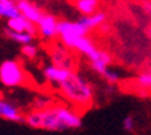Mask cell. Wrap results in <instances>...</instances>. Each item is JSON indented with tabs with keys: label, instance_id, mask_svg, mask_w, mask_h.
Wrapping results in <instances>:
<instances>
[{
	"label": "cell",
	"instance_id": "9c48e42d",
	"mask_svg": "<svg viewBox=\"0 0 151 135\" xmlns=\"http://www.w3.org/2000/svg\"><path fill=\"white\" fill-rule=\"evenodd\" d=\"M71 72H72V70L54 66V65H51L50 62L47 63V65H45L43 69H42V75H43L45 81H46L50 87H53V88H55L61 81H64Z\"/></svg>",
	"mask_w": 151,
	"mask_h": 135
},
{
	"label": "cell",
	"instance_id": "7402d4cb",
	"mask_svg": "<svg viewBox=\"0 0 151 135\" xmlns=\"http://www.w3.org/2000/svg\"><path fill=\"white\" fill-rule=\"evenodd\" d=\"M146 35H147V37L151 40V19H150V22H148V25H147V28H146Z\"/></svg>",
	"mask_w": 151,
	"mask_h": 135
},
{
	"label": "cell",
	"instance_id": "d6986e66",
	"mask_svg": "<svg viewBox=\"0 0 151 135\" xmlns=\"http://www.w3.org/2000/svg\"><path fill=\"white\" fill-rule=\"evenodd\" d=\"M101 79L108 84V86H111V87H114V86H116V84H119L121 83V80H122V76H121V73L115 69V68H108L107 69V72L101 76Z\"/></svg>",
	"mask_w": 151,
	"mask_h": 135
},
{
	"label": "cell",
	"instance_id": "8fae6325",
	"mask_svg": "<svg viewBox=\"0 0 151 135\" xmlns=\"http://www.w3.org/2000/svg\"><path fill=\"white\" fill-rule=\"evenodd\" d=\"M6 28H9L14 32H21V33H29L33 36L37 37V31H36V25L33 22H31L29 19H27L24 15L19 14L18 17H14V18L6 21Z\"/></svg>",
	"mask_w": 151,
	"mask_h": 135
},
{
	"label": "cell",
	"instance_id": "3957f363",
	"mask_svg": "<svg viewBox=\"0 0 151 135\" xmlns=\"http://www.w3.org/2000/svg\"><path fill=\"white\" fill-rule=\"evenodd\" d=\"M28 83V72L18 59H4L0 63V84L7 88H21Z\"/></svg>",
	"mask_w": 151,
	"mask_h": 135
},
{
	"label": "cell",
	"instance_id": "ac0fdd59",
	"mask_svg": "<svg viewBox=\"0 0 151 135\" xmlns=\"http://www.w3.org/2000/svg\"><path fill=\"white\" fill-rule=\"evenodd\" d=\"M21 57H22L25 61H35V59L39 58L40 55V47L33 41V43H29V44L21 45Z\"/></svg>",
	"mask_w": 151,
	"mask_h": 135
},
{
	"label": "cell",
	"instance_id": "7a4b0ae2",
	"mask_svg": "<svg viewBox=\"0 0 151 135\" xmlns=\"http://www.w3.org/2000/svg\"><path fill=\"white\" fill-rule=\"evenodd\" d=\"M54 90L69 106L75 108L81 113L90 109L94 104V87L86 77L76 70H72Z\"/></svg>",
	"mask_w": 151,
	"mask_h": 135
},
{
	"label": "cell",
	"instance_id": "5bb4252c",
	"mask_svg": "<svg viewBox=\"0 0 151 135\" xmlns=\"http://www.w3.org/2000/svg\"><path fill=\"white\" fill-rule=\"evenodd\" d=\"M75 9L81 14V17L93 15L100 11V0H75Z\"/></svg>",
	"mask_w": 151,
	"mask_h": 135
},
{
	"label": "cell",
	"instance_id": "7c38bea8",
	"mask_svg": "<svg viewBox=\"0 0 151 135\" xmlns=\"http://www.w3.org/2000/svg\"><path fill=\"white\" fill-rule=\"evenodd\" d=\"M99 50L100 48L97 47V44L90 36L81 37L72 47V51L75 54H79L81 57H85L86 59H90L92 57H94Z\"/></svg>",
	"mask_w": 151,
	"mask_h": 135
},
{
	"label": "cell",
	"instance_id": "30bf717a",
	"mask_svg": "<svg viewBox=\"0 0 151 135\" xmlns=\"http://www.w3.org/2000/svg\"><path fill=\"white\" fill-rule=\"evenodd\" d=\"M18 10H19V14L24 15L27 19H29L31 22H33L36 25L40 18L45 15V11L39 7V6L32 1V0H21L18 4Z\"/></svg>",
	"mask_w": 151,
	"mask_h": 135
},
{
	"label": "cell",
	"instance_id": "9a60e30c",
	"mask_svg": "<svg viewBox=\"0 0 151 135\" xmlns=\"http://www.w3.org/2000/svg\"><path fill=\"white\" fill-rule=\"evenodd\" d=\"M3 35L4 37H7L9 40L14 41L15 44L18 45H25V44H29V43H33L36 36H33V35H29V33H21V32H14L9 28H6L3 29Z\"/></svg>",
	"mask_w": 151,
	"mask_h": 135
},
{
	"label": "cell",
	"instance_id": "6da1fadb",
	"mask_svg": "<svg viewBox=\"0 0 151 135\" xmlns=\"http://www.w3.org/2000/svg\"><path fill=\"white\" fill-rule=\"evenodd\" d=\"M24 124L32 130L50 132L79 130L83 124L82 113L65 104L53 102L45 109H29L25 112Z\"/></svg>",
	"mask_w": 151,
	"mask_h": 135
},
{
	"label": "cell",
	"instance_id": "5b68a950",
	"mask_svg": "<svg viewBox=\"0 0 151 135\" xmlns=\"http://www.w3.org/2000/svg\"><path fill=\"white\" fill-rule=\"evenodd\" d=\"M75 55L76 54L72 50L67 48L58 40L49 43L47 57H49V62L54 66L68 69V70H75V68H76V57Z\"/></svg>",
	"mask_w": 151,
	"mask_h": 135
},
{
	"label": "cell",
	"instance_id": "ffe728a7",
	"mask_svg": "<svg viewBox=\"0 0 151 135\" xmlns=\"http://www.w3.org/2000/svg\"><path fill=\"white\" fill-rule=\"evenodd\" d=\"M51 104H53V101L50 98H47V97H37V98H35L32 101L31 109H45Z\"/></svg>",
	"mask_w": 151,
	"mask_h": 135
},
{
	"label": "cell",
	"instance_id": "4fadbf2b",
	"mask_svg": "<svg viewBox=\"0 0 151 135\" xmlns=\"http://www.w3.org/2000/svg\"><path fill=\"white\" fill-rule=\"evenodd\" d=\"M81 23H82L83 26L86 28V31L89 33H92L93 31H96V29H100L105 25L107 22V13L104 11H97L96 14H93V15H86V17H81L79 18Z\"/></svg>",
	"mask_w": 151,
	"mask_h": 135
},
{
	"label": "cell",
	"instance_id": "ba28073f",
	"mask_svg": "<svg viewBox=\"0 0 151 135\" xmlns=\"http://www.w3.org/2000/svg\"><path fill=\"white\" fill-rule=\"evenodd\" d=\"M87 62H89V66H90V70L96 73L97 76L101 77L107 72L108 68L112 66V55L108 51L100 48L94 57L87 59Z\"/></svg>",
	"mask_w": 151,
	"mask_h": 135
},
{
	"label": "cell",
	"instance_id": "277c9868",
	"mask_svg": "<svg viewBox=\"0 0 151 135\" xmlns=\"http://www.w3.org/2000/svg\"><path fill=\"white\" fill-rule=\"evenodd\" d=\"M90 33L86 31L81 21H68V19H61L58 22V37L57 40L64 44L67 48L72 50L73 44L83 36H89Z\"/></svg>",
	"mask_w": 151,
	"mask_h": 135
},
{
	"label": "cell",
	"instance_id": "52a82bcc",
	"mask_svg": "<svg viewBox=\"0 0 151 135\" xmlns=\"http://www.w3.org/2000/svg\"><path fill=\"white\" fill-rule=\"evenodd\" d=\"M24 110L19 105H17L13 99L0 95V120L10 123H24Z\"/></svg>",
	"mask_w": 151,
	"mask_h": 135
},
{
	"label": "cell",
	"instance_id": "e0dca14e",
	"mask_svg": "<svg viewBox=\"0 0 151 135\" xmlns=\"http://www.w3.org/2000/svg\"><path fill=\"white\" fill-rule=\"evenodd\" d=\"M18 15H19V10L15 3L0 0V18L9 21V19L14 18V17H18Z\"/></svg>",
	"mask_w": 151,
	"mask_h": 135
},
{
	"label": "cell",
	"instance_id": "2e32d148",
	"mask_svg": "<svg viewBox=\"0 0 151 135\" xmlns=\"http://www.w3.org/2000/svg\"><path fill=\"white\" fill-rule=\"evenodd\" d=\"M133 86L137 91H150L151 88V66L144 69L143 72L137 73V76L133 79Z\"/></svg>",
	"mask_w": 151,
	"mask_h": 135
},
{
	"label": "cell",
	"instance_id": "8992f818",
	"mask_svg": "<svg viewBox=\"0 0 151 135\" xmlns=\"http://www.w3.org/2000/svg\"><path fill=\"white\" fill-rule=\"evenodd\" d=\"M58 22L60 19H57V17H54L53 14L45 13L40 21L36 23L37 37H40L46 43L55 41L58 37Z\"/></svg>",
	"mask_w": 151,
	"mask_h": 135
},
{
	"label": "cell",
	"instance_id": "44dd1931",
	"mask_svg": "<svg viewBox=\"0 0 151 135\" xmlns=\"http://www.w3.org/2000/svg\"><path fill=\"white\" fill-rule=\"evenodd\" d=\"M122 128L126 132H133L134 128H136V119L132 114H126V116L122 119Z\"/></svg>",
	"mask_w": 151,
	"mask_h": 135
}]
</instances>
